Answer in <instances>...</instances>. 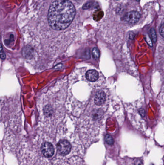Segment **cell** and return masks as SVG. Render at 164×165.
I'll return each instance as SVG.
<instances>
[{
  "mask_svg": "<svg viewBox=\"0 0 164 165\" xmlns=\"http://www.w3.org/2000/svg\"><path fill=\"white\" fill-rule=\"evenodd\" d=\"M143 161L141 159H136L133 163V165H143Z\"/></svg>",
  "mask_w": 164,
  "mask_h": 165,
  "instance_id": "cell-9",
  "label": "cell"
},
{
  "mask_svg": "<svg viewBox=\"0 0 164 165\" xmlns=\"http://www.w3.org/2000/svg\"><path fill=\"white\" fill-rule=\"evenodd\" d=\"M140 18V15L139 13L137 11H131L126 14L125 19L126 22L131 23L134 24L139 20Z\"/></svg>",
  "mask_w": 164,
  "mask_h": 165,
  "instance_id": "cell-4",
  "label": "cell"
},
{
  "mask_svg": "<svg viewBox=\"0 0 164 165\" xmlns=\"http://www.w3.org/2000/svg\"><path fill=\"white\" fill-rule=\"evenodd\" d=\"M41 152L46 158H51L54 154V148L52 144L45 142L42 144L41 148Z\"/></svg>",
  "mask_w": 164,
  "mask_h": 165,
  "instance_id": "cell-3",
  "label": "cell"
},
{
  "mask_svg": "<svg viewBox=\"0 0 164 165\" xmlns=\"http://www.w3.org/2000/svg\"><path fill=\"white\" fill-rule=\"evenodd\" d=\"M57 149L60 154L66 155L71 151V145L67 140H61L57 144Z\"/></svg>",
  "mask_w": 164,
  "mask_h": 165,
  "instance_id": "cell-2",
  "label": "cell"
},
{
  "mask_svg": "<svg viewBox=\"0 0 164 165\" xmlns=\"http://www.w3.org/2000/svg\"><path fill=\"white\" fill-rule=\"evenodd\" d=\"M151 34L152 40H153V42H154V43H155L157 40V33H156V32H155V30L154 28H152V29L151 30Z\"/></svg>",
  "mask_w": 164,
  "mask_h": 165,
  "instance_id": "cell-8",
  "label": "cell"
},
{
  "mask_svg": "<svg viewBox=\"0 0 164 165\" xmlns=\"http://www.w3.org/2000/svg\"><path fill=\"white\" fill-rule=\"evenodd\" d=\"M159 31H160V33L162 36L164 38V23L162 24L161 26L160 27Z\"/></svg>",
  "mask_w": 164,
  "mask_h": 165,
  "instance_id": "cell-10",
  "label": "cell"
},
{
  "mask_svg": "<svg viewBox=\"0 0 164 165\" xmlns=\"http://www.w3.org/2000/svg\"><path fill=\"white\" fill-rule=\"evenodd\" d=\"M139 113L142 117H144L145 116V111H144V110L143 109H140Z\"/></svg>",
  "mask_w": 164,
  "mask_h": 165,
  "instance_id": "cell-11",
  "label": "cell"
},
{
  "mask_svg": "<svg viewBox=\"0 0 164 165\" xmlns=\"http://www.w3.org/2000/svg\"><path fill=\"white\" fill-rule=\"evenodd\" d=\"M92 56L93 59H97L100 56V52L98 49L96 48H94L92 50Z\"/></svg>",
  "mask_w": 164,
  "mask_h": 165,
  "instance_id": "cell-6",
  "label": "cell"
},
{
  "mask_svg": "<svg viewBox=\"0 0 164 165\" xmlns=\"http://www.w3.org/2000/svg\"><path fill=\"white\" fill-rule=\"evenodd\" d=\"M85 77L89 81L96 82L99 77L98 71L95 70H89L85 73Z\"/></svg>",
  "mask_w": 164,
  "mask_h": 165,
  "instance_id": "cell-5",
  "label": "cell"
},
{
  "mask_svg": "<svg viewBox=\"0 0 164 165\" xmlns=\"http://www.w3.org/2000/svg\"><path fill=\"white\" fill-rule=\"evenodd\" d=\"M136 1H140V0H136Z\"/></svg>",
  "mask_w": 164,
  "mask_h": 165,
  "instance_id": "cell-13",
  "label": "cell"
},
{
  "mask_svg": "<svg viewBox=\"0 0 164 165\" xmlns=\"http://www.w3.org/2000/svg\"><path fill=\"white\" fill-rule=\"evenodd\" d=\"M146 41L148 42L149 45H150L151 46H153V45H152V41H151L149 37H146Z\"/></svg>",
  "mask_w": 164,
  "mask_h": 165,
  "instance_id": "cell-12",
  "label": "cell"
},
{
  "mask_svg": "<svg viewBox=\"0 0 164 165\" xmlns=\"http://www.w3.org/2000/svg\"><path fill=\"white\" fill-rule=\"evenodd\" d=\"M76 9L67 0H55L52 4L48 12V22L55 30H62L70 25L74 19Z\"/></svg>",
  "mask_w": 164,
  "mask_h": 165,
  "instance_id": "cell-1",
  "label": "cell"
},
{
  "mask_svg": "<svg viewBox=\"0 0 164 165\" xmlns=\"http://www.w3.org/2000/svg\"><path fill=\"white\" fill-rule=\"evenodd\" d=\"M105 140H106V143H107L108 145H113L114 143L113 138L110 135H108V134L106 135V136H105Z\"/></svg>",
  "mask_w": 164,
  "mask_h": 165,
  "instance_id": "cell-7",
  "label": "cell"
}]
</instances>
